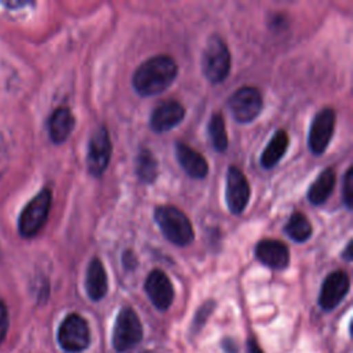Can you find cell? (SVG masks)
I'll return each mask as SVG.
<instances>
[{"label":"cell","mask_w":353,"mask_h":353,"mask_svg":"<svg viewBox=\"0 0 353 353\" xmlns=\"http://www.w3.org/2000/svg\"><path fill=\"white\" fill-rule=\"evenodd\" d=\"M178 74V65L168 55L143 61L132 74V87L141 97H154L167 90Z\"/></svg>","instance_id":"6da1fadb"},{"label":"cell","mask_w":353,"mask_h":353,"mask_svg":"<svg viewBox=\"0 0 353 353\" xmlns=\"http://www.w3.org/2000/svg\"><path fill=\"white\" fill-rule=\"evenodd\" d=\"M154 221L163 236L178 247L188 245L194 239L192 222L183 211L174 205H160L154 210Z\"/></svg>","instance_id":"7a4b0ae2"},{"label":"cell","mask_w":353,"mask_h":353,"mask_svg":"<svg viewBox=\"0 0 353 353\" xmlns=\"http://www.w3.org/2000/svg\"><path fill=\"white\" fill-rule=\"evenodd\" d=\"M232 58L226 43L216 34L207 40L201 55V69L208 81L222 83L230 72Z\"/></svg>","instance_id":"3957f363"},{"label":"cell","mask_w":353,"mask_h":353,"mask_svg":"<svg viewBox=\"0 0 353 353\" xmlns=\"http://www.w3.org/2000/svg\"><path fill=\"white\" fill-rule=\"evenodd\" d=\"M52 201L50 189L39 192L22 210L18 219V230L23 237H33L46 223Z\"/></svg>","instance_id":"277c9868"},{"label":"cell","mask_w":353,"mask_h":353,"mask_svg":"<svg viewBox=\"0 0 353 353\" xmlns=\"http://www.w3.org/2000/svg\"><path fill=\"white\" fill-rule=\"evenodd\" d=\"M143 330L141 320L134 309L123 307L114 321L112 345L116 352H125L141 342Z\"/></svg>","instance_id":"5b68a950"},{"label":"cell","mask_w":353,"mask_h":353,"mask_svg":"<svg viewBox=\"0 0 353 353\" xmlns=\"http://www.w3.org/2000/svg\"><path fill=\"white\" fill-rule=\"evenodd\" d=\"M58 343L69 353L85 350L91 343L90 327L85 319L77 313L68 314L58 328Z\"/></svg>","instance_id":"8992f818"},{"label":"cell","mask_w":353,"mask_h":353,"mask_svg":"<svg viewBox=\"0 0 353 353\" xmlns=\"http://www.w3.org/2000/svg\"><path fill=\"white\" fill-rule=\"evenodd\" d=\"M228 108L237 123H251L263 108L262 94L255 87H240L229 97Z\"/></svg>","instance_id":"52a82bcc"},{"label":"cell","mask_w":353,"mask_h":353,"mask_svg":"<svg viewBox=\"0 0 353 353\" xmlns=\"http://www.w3.org/2000/svg\"><path fill=\"white\" fill-rule=\"evenodd\" d=\"M112 156V142L109 138V132L105 125H99L91 135L88 142V153H87V168L88 172L98 178L101 176Z\"/></svg>","instance_id":"ba28073f"},{"label":"cell","mask_w":353,"mask_h":353,"mask_svg":"<svg viewBox=\"0 0 353 353\" xmlns=\"http://www.w3.org/2000/svg\"><path fill=\"white\" fill-rule=\"evenodd\" d=\"M335 128V112L331 108H324L313 117L307 145L313 154H323L328 148Z\"/></svg>","instance_id":"9c48e42d"},{"label":"cell","mask_w":353,"mask_h":353,"mask_svg":"<svg viewBox=\"0 0 353 353\" xmlns=\"http://www.w3.org/2000/svg\"><path fill=\"white\" fill-rule=\"evenodd\" d=\"M225 200L232 214H241L250 200V183L243 171L234 165L228 168Z\"/></svg>","instance_id":"30bf717a"},{"label":"cell","mask_w":353,"mask_h":353,"mask_svg":"<svg viewBox=\"0 0 353 353\" xmlns=\"http://www.w3.org/2000/svg\"><path fill=\"white\" fill-rule=\"evenodd\" d=\"M350 288V280L347 273L342 270H335L330 273L321 285L320 294H319V306L330 312L335 309L346 296Z\"/></svg>","instance_id":"8fae6325"},{"label":"cell","mask_w":353,"mask_h":353,"mask_svg":"<svg viewBox=\"0 0 353 353\" xmlns=\"http://www.w3.org/2000/svg\"><path fill=\"white\" fill-rule=\"evenodd\" d=\"M145 292L153 306L159 310H167L174 301V287L168 276L160 270H152L145 281Z\"/></svg>","instance_id":"7c38bea8"},{"label":"cell","mask_w":353,"mask_h":353,"mask_svg":"<svg viewBox=\"0 0 353 353\" xmlns=\"http://www.w3.org/2000/svg\"><path fill=\"white\" fill-rule=\"evenodd\" d=\"M185 117V108L178 101H167L156 106L150 114L152 131L161 134L178 125Z\"/></svg>","instance_id":"4fadbf2b"},{"label":"cell","mask_w":353,"mask_h":353,"mask_svg":"<svg viewBox=\"0 0 353 353\" xmlns=\"http://www.w3.org/2000/svg\"><path fill=\"white\" fill-rule=\"evenodd\" d=\"M255 256L261 263L276 270L285 269L290 263L288 247L284 243L273 239L258 241L255 245Z\"/></svg>","instance_id":"5bb4252c"},{"label":"cell","mask_w":353,"mask_h":353,"mask_svg":"<svg viewBox=\"0 0 353 353\" xmlns=\"http://www.w3.org/2000/svg\"><path fill=\"white\" fill-rule=\"evenodd\" d=\"M175 154L178 163L190 178L204 179L207 176L208 163L203 154L182 142L175 143Z\"/></svg>","instance_id":"9a60e30c"},{"label":"cell","mask_w":353,"mask_h":353,"mask_svg":"<svg viewBox=\"0 0 353 353\" xmlns=\"http://www.w3.org/2000/svg\"><path fill=\"white\" fill-rule=\"evenodd\" d=\"M85 291L92 301H101L108 292V276L99 258H92L87 266Z\"/></svg>","instance_id":"2e32d148"},{"label":"cell","mask_w":353,"mask_h":353,"mask_svg":"<svg viewBox=\"0 0 353 353\" xmlns=\"http://www.w3.org/2000/svg\"><path fill=\"white\" fill-rule=\"evenodd\" d=\"M74 116L68 108H58L48 120V134L54 143L65 142L74 128Z\"/></svg>","instance_id":"e0dca14e"},{"label":"cell","mask_w":353,"mask_h":353,"mask_svg":"<svg viewBox=\"0 0 353 353\" xmlns=\"http://www.w3.org/2000/svg\"><path fill=\"white\" fill-rule=\"evenodd\" d=\"M288 149V135L284 130H277L261 154V165L266 170L273 168Z\"/></svg>","instance_id":"ac0fdd59"},{"label":"cell","mask_w":353,"mask_h":353,"mask_svg":"<svg viewBox=\"0 0 353 353\" xmlns=\"http://www.w3.org/2000/svg\"><path fill=\"white\" fill-rule=\"evenodd\" d=\"M335 186V171L332 168L323 170L313 181L307 190V200L313 205H320L327 201Z\"/></svg>","instance_id":"d6986e66"},{"label":"cell","mask_w":353,"mask_h":353,"mask_svg":"<svg viewBox=\"0 0 353 353\" xmlns=\"http://www.w3.org/2000/svg\"><path fill=\"white\" fill-rule=\"evenodd\" d=\"M312 230L313 229H312L310 221L306 218L305 214L299 211L292 212L287 225L284 226L285 234L296 243H303L309 240V237L312 236Z\"/></svg>","instance_id":"ffe728a7"},{"label":"cell","mask_w":353,"mask_h":353,"mask_svg":"<svg viewBox=\"0 0 353 353\" xmlns=\"http://www.w3.org/2000/svg\"><path fill=\"white\" fill-rule=\"evenodd\" d=\"M157 171H159V165L154 154L148 149L141 150L137 157L138 178L145 183H152L157 176Z\"/></svg>","instance_id":"44dd1931"},{"label":"cell","mask_w":353,"mask_h":353,"mask_svg":"<svg viewBox=\"0 0 353 353\" xmlns=\"http://www.w3.org/2000/svg\"><path fill=\"white\" fill-rule=\"evenodd\" d=\"M208 135L216 152H225L228 148V134L223 116L214 113L208 121Z\"/></svg>","instance_id":"7402d4cb"},{"label":"cell","mask_w":353,"mask_h":353,"mask_svg":"<svg viewBox=\"0 0 353 353\" xmlns=\"http://www.w3.org/2000/svg\"><path fill=\"white\" fill-rule=\"evenodd\" d=\"M214 307H215V302H214V301H207V302H204V303L199 307V310L196 312V316H194V319H193V324H192L193 332L200 331V328L205 324L207 319H208L210 314L212 313Z\"/></svg>","instance_id":"603a6c76"},{"label":"cell","mask_w":353,"mask_h":353,"mask_svg":"<svg viewBox=\"0 0 353 353\" xmlns=\"http://www.w3.org/2000/svg\"><path fill=\"white\" fill-rule=\"evenodd\" d=\"M352 167L347 168L345 176H343V189H342V199L347 210L352 208L353 201V175H352Z\"/></svg>","instance_id":"cb8c5ba5"},{"label":"cell","mask_w":353,"mask_h":353,"mask_svg":"<svg viewBox=\"0 0 353 353\" xmlns=\"http://www.w3.org/2000/svg\"><path fill=\"white\" fill-rule=\"evenodd\" d=\"M8 310L7 306L4 305V302L0 301V343L4 341L7 331H8Z\"/></svg>","instance_id":"d4e9b609"},{"label":"cell","mask_w":353,"mask_h":353,"mask_svg":"<svg viewBox=\"0 0 353 353\" xmlns=\"http://www.w3.org/2000/svg\"><path fill=\"white\" fill-rule=\"evenodd\" d=\"M222 349L225 350V353H239L236 342L233 339H230V338H225L222 341Z\"/></svg>","instance_id":"484cf974"},{"label":"cell","mask_w":353,"mask_h":353,"mask_svg":"<svg viewBox=\"0 0 353 353\" xmlns=\"http://www.w3.org/2000/svg\"><path fill=\"white\" fill-rule=\"evenodd\" d=\"M247 347H248V353H263V350L259 347L256 339H254V338L248 339Z\"/></svg>","instance_id":"4316f807"},{"label":"cell","mask_w":353,"mask_h":353,"mask_svg":"<svg viewBox=\"0 0 353 353\" xmlns=\"http://www.w3.org/2000/svg\"><path fill=\"white\" fill-rule=\"evenodd\" d=\"M342 256L346 259V261H352V241H349L346 244V248L345 251L342 252Z\"/></svg>","instance_id":"83f0119b"}]
</instances>
